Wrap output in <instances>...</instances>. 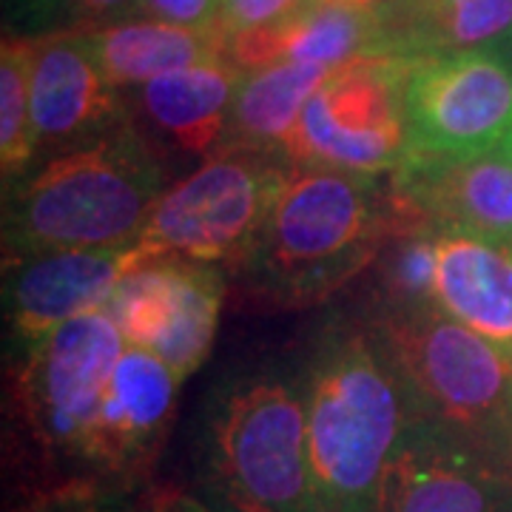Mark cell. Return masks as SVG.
Listing matches in <instances>:
<instances>
[{
    "mask_svg": "<svg viewBox=\"0 0 512 512\" xmlns=\"http://www.w3.org/2000/svg\"><path fill=\"white\" fill-rule=\"evenodd\" d=\"M191 476L214 512H319L302 370L265 362L214 379L194 421Z\"/></svg>",
    "mask_w": 512,
    "mask_h": 512,
    "instance_id": "cell-1",
    "label": "cell"
},
{
    "mask_svg": "<svg viewBox=\"0 0 512 512\" xmlns=\"http://www.w3.org/2000/svg\"><path fill=\"white\" fill-rule=\"evenodd\" d=\"M407 231L390 174L291 163L239 268L276 305H313L348 285Z\"/></svg>",
    "mask_w": 512,
    "mask_h": 512,
    "instance_id": "cell-2",
    "label": "cell"
},
{
    "mask_svg": "<svg viewBox=\"0 0 512 512\" xmlns=\"http://www.w3.org/2000/svg\"><path fill=\"white\" fill-rule=\"evenodd\" d=\"M165 188L163 165L128 120L55 151L3 188V262L134 245Z\"/></svg>",
    "mask_w": 512,
    "mask_h": 512,
    "instance_id": "cell-3",
    "label": "cell"
},
{
    "mask_svg": "<svg viewBox=\"0 0 512 512\" xmlns=\"http://www.w3.org/2000/svg\"><path fill=\"white\" fill-rule=\"evenodd\" d=\"M319 512H379L390 458L407 424L399 373L367 325H333L299 365Z\"/></svg>",
    "mask_w": 512,
    "mask_h": 512,
    "instance_id": "cell-4",
    "label": "cell"
},
{
    "mask_svg": "<svg viewBox=\"0 0 512 512\" xmlns=\"http://www.w3.org/2000/svg\"><path fill=\"white\" fill-rule=\"evenodd\" d=\"M126 339L109 311L86 313L6 356V413L26 495L89 484V450Z\"/></svg>",
    "mask_w": 512,
    "mask_h": 512,
    "instance_id": "cell-5",
    "label": "cell"
},
{
    "mask_svg": "<svg viewBox=\"0 0 512 512\" xmlns=\"http://www.w3.org/2000/svg\"><path fill=\"white\" fill-rule=\"evenodd\" d=\"M399 373L407 416L436 424L512 473V350L433 305H387L365 322Z\"/></svg>",
    "mask_w": 512,
    "mask_h": 512,
    "instance_id": "cell-6",
    "label": "cell"
},
{
    "mask_svg": "<svg viewBox=\"0 0 512 512\" xmlns=\"http://www.w3.org/2000/svg\"><path fill=\"white\" fill-rule=\"evenodd\" d=\"M291 168L279 151L225 146L168 185L137 239L148 256L242 265Z\"/></svg>",
    "mask_w": 512,
    "mask_h": 512,
    "instance_id": "cell-7",
    "label": "cell"
},
{
    "mask_svg": "<svg viewBox=\"0 0 512 512\" xmlns=\"http://www.w3.org/2000/svg\"><path fill=\"white\" fill-rule=\"evenodd\" d=\"M413 57L367 55L330 69L282 154L296 165L393 174L410 154L404 83Z\"/></svg>",
    "mask_w": 512,
    "mask_h": 512,
    "instance_id": "cell-8",
    "label": "cell"
},
{
    "mask_svg": "<svg viewBox=\"0 0 512 512\" xmlns=\"http://www.w3.org/2000/svg\"><path fill=\"white\" fill-rule=\"evenodd\" d=\"M404 111L416 154L501 148L512 131V66L495 49L413 57Z\"/></svg>",
    "mask_w": 512,
    "mask_h": 512,
    "instance_id": "cell-9",
    "label": "cell"
},
{
    "mask_svg": "<svg viewBox=\"0 0 512 512\" xmlns=\"http://www.w3.org/2000/svg\"><path fill=\"white\" fill-rule=\"evenodd\" d=\"M222 299V265L163 254L140 262L117 285L106 311L131 348L154 353L185 382L211 353Z\"/></svg>",
    "mask_w": 512,
    "mask_h": 512,
    "instance_id": "cell-10",
    "label": "cell"
},
{
    "mask_svg": "<svg viewBox=\"0 0 512 512\" xmlns=\"http://www.w3.org/2000/svg\"><path fill=\"white\" fill-rule=\"evenodd\" d=\"M151 259L137 242L126 248L55 251L3 262V313L9 348H23L86 313L106 311L117 285Z\"/></svg>",
    "mask_w": 512,
    "mask_h": 512,
    "instance_id": "cell-11",
    "label": "cell"
},
{
    "mask_svg": "<svg viewBox=\"0 0 512 512\" xmlns=\"http://www.w3.org/2000/svg\"><path fill=\"white\" fill-rule=\"evenodd\" d=\"M390 185L410 231L447 228L512 242V160L501 148L467 157L410 151Z\"/></svg>",
    "mask_w": 512,
    "mask_h": 512,
    "instance_id": "cell-12",
    "label": "cell"
},
{
    "mask_svg": "<svg viewBox=\"0 0 512 512\" xmlns=\"http://www.w3.org/2000/svg\"><path fill=\"white\" fill-rule=\"evenodd\" d=\"M379 512H512V473L436 424L407 419Z\"/></svg>",
    "mask_w": 512,
    "mask_h": 512,
    "instance_id": "cell-13",
    "label": "cell"
},
{
    "mask_svg": "<svg viewBox=\"0 0 512 512\" xmlns=\"http://www.w3.org/2000/svg\"><path fill=\"white\" fill-rule=\"evenodd\" d=\"M183 379L143 348L126 345L114 367L89 450V484H148L177 410Z\"/></svg>",
    "mask_w": 512,
    "mask_h": 512,
    "instance_id": "cell-14",
    "label": "cell"
},
{
    "mask_svg": "<svg viewBox=\"0 0 512 512\" xmlns=\"http://www.w3.org/2000/svg\"><path fill=\"white\" fill-rule=\"evenodd\" d=\"M29 89L40 151L80 146L126 120L120 89L100 69L86 32L35 37Z\"/></svg>",
    "mask_w": 512,
    "mask_h": 512,
    "instance_id": "cell-15",
    "label": "cell"
},
{
    "mask_svg": "<svg viewBox=\"0 0 512 512\" xmlns=\"http://www.w3.org/2000/svg\"><path fill=\"white\" fill-rule=\"evenodd\" d=\"M427 302L464 328L512 350V242L430 228Z\"/></svg>",
    "mask_w": 512,
    "mask_h": 512,
    "instance_id": "cell-16",
    "label": "cell"
},
{
    "mask_svg": "<svg viewBox=\"0 0 512 512\" xmlns=\"http://www.w3.org/2000/svg\"><path fill=\"white\" fill-rule=\"evenodd\" d=\"M242 77L245 72L228 60L185 66L146 83L140 89V109L177 151L208 160L225 143Z\"/></svg>",
    "mask_w": 512,
    "mask_h": 512,
    "instance_id": "cell-17",
    "label": "cell"
},
{
    "mask_svg": "<svg viewBox=\"0 0 512 512\" xmlns=\"http://www.w3.org/2000/svg\"><path fill=\"white\" fill-rule=\"evenodd\" d=\"M382 18L387 55L498 49L512 35V0H393Z\"/></svg>",
    "mask_w": 512,
    "mask_h": 512,
    "instance_id": "cell-18",
    "label": "cell"
},
{
    "mask_svg": "<svg viewBox=\"0 0 512 512\" xmlns=\"http://www.w3.org/2000/svg\"><path fill=\"white\" fill-rule=\"evenodd\" d=\"M114 89H143L154 77L225 60V29H183L157 20H117L86 32Z\"/></svg>",
    "mask_w": 512,
    "mask_h": 512,
    "instance_id": "cell-19",
    "label": "cell"
},
{
    "mask_svg": "<svg viewBox=\"0 0 512 512\" xmlns=\"http://www.w3.org/2000/svg\"><path fill=\"white\" fill-rule=\"evenodd\" d=\"M328 74V66L293 60H282L245 74L231 106L222 148H259L282 154L308 100L325 83Z\"/></svg>",
    "mask_w": 512,
    "mask_h": 512,
    "instance_id": "cell-20",
    "label": "cell"
},
{
    "mask_svg": "<svg viewBox=\"0 0 512 512\" xmlns=\"http://www.w3.org/2000/svg\"><path fill=\"white\" fill-rule=\"evenodd\" d=\"M282 26V60L345 66L367 55H387L382 9L359 0H311Z\"/></svg>",
    "mask_w": 512,
    "mask_h": 512,
    "instance_id": "cell-21",
    "label": "cell"
},
{
    "mask_svg": "<svg viewBox=\"0 0 512 512\" xmlns=\"http://www.w3.org/2000/svg\"><path fill=\"white\" fill-rule=\"evenodd\" d=\"M32 57L35 37L6 35L0 46V171L3 188L35 168L37 137L32 123Z\"/></svg>",
    "mask_w": 512,
    "mask_h": 512,
    "instance_id": "cell-22",
    "label": "cell"
},
{
    "mask_svg": "<svg viewBox=\"0 0 512 512\" xmlns=\"http://www.w3.org/2000/svg\"><path fill=\"white\" fill-rule=\"evenodd\" d=\"M165 495L148 484H83L26 495L15 512H163Z\"/></svg>",
    "mask_w": 512,
    "mask_h": 512,
    "instance_id": "cell-23",
    "label": "cell"
},
{
    "mask_svg": "<svg viewBox=\"0 0 512 512\" xmlns=\"http://www.w3.org/2000/svg\"><path fill=\"white\" fill-rule=\"evenodd\" d=\"M222 0H137L126 20H157L183 29H217Z\"/></svg>",
    "mask_w": 512,
    "mask_h": 512,
    "instance_id": "cell-24",
    "label": "cell"
},
{
    "mask_svg": "<svg viewBox=\"0 0 512 512\" xmlns=\"http://www.w3.org/2000/svg\"><path fill=\"white\" fill-rule=\"evenodd\" d=\"M308 3L311 0H222L220 26L225 29V35H234L242 29L291 18Z\"/></svg>",
    "mask_w": 512,
    "mask_h": 512,
    "instance_id": "cell-25",
    "label": "cell"
},
{
    "mask_svg": "<svg viewBox=\"0 0 512 512\" xmlns=\"http://www.w3.org/2000/svg\"><path fill=\"white\" fill-rule=\"evenodd\" d=\"M137 0H52L72 23V32H94L117 20H126Z\"/></svg>",
    "mask_w": 512,
    "mask_h": 512,
    "instance_id": "cell-26",
    "label": "cell"
},
{
    "mask_svg": "<svg viewBox=\"0 0 512 512\" xmlns=\"http://www.w3.org/2000/svg\"><path fill=\"white\" fill-rule=\"evenodd\" d=\"M163 512H214L205 507L194 493H168L165 495Z\"/></svg>",
    "mask_w": 512,
    "mask_h": 512,
    "instance_id": "cell-27",
    "label": "cell"
},
{
    "mask_svg": "<svg viewBox=\"0 0 512 512\" xmlns=\"http://www.w3.org/2000/svg\"><path fill=\"white\" fill-rule=\"evenodd\" d=\"M495 52H498V55L504 57V60H507V63L512 66V35L507 37V40H504V43H501V46H498Z\"/></svg>",
    "mask_w": 512,
    "mask_h": 512,
    "instance_id": "cell-28",
    "label": "cell"
},
{
    "mask_svg": "<svg viewBox=\"0 0 512 512\" xmlns=\"http://www.w3.org/2000/svg\"><path fill=\"white\" fill-rule=\"evenodd\" d=\"M501 151H504V154H507V157L512 160V131H510V137H507V140L501 143Z\"/></svg>",
    "mask_w": 512,
    "mask_h": 512,
    "instance_id": "cell-29",
    "label": "cell"
},
{
    "mask_svg": "<svg viewBox=\"0 0 512 512\" xmlns=\"http://www.w3.org/2000/svg\"><path fill=\"white\" fill-rule=\"evenodd\" d=\"M362 3H367V6H376V9H382V6L393 3V0H362Z\"/></svg>",
    "mask_w": 512,
    "mask_h": 512,
    "instance_id": "cell-30",
    "label": "cell"
},
{
    "mask_svg": "<svg viewBox=\"0 0 512 512\" xmlns=\"http://www.w3.org/2000/svg\"><path fill=\"white\" fill-rule=\"evenodd\" d=\"M46 3H49V6H52V0H46Z\"/></svg>",
    "mask_w": 512,
    "mask_h": 512,
    "instance_id": "cell-31",
    "label": "cell"
},
{
    "mask_svg": "<svg viewBox=\"0 0 512 512\" xmlns=\"http://www.w3.org/2000/svg\"><path fill=\"white\" fill-rule=\"evenodd\" d=\"M359 3H362V0H359Z\"/></svg>",
    "mask_w": 512,
    "mask_h": 512,
    "instance_id": "cell-32",
    "label": "cell"
}]
</instances>
